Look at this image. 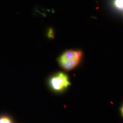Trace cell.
Listing matches in <instances>:
<instances>
[{
    "mask_svg": "<svg viewBox=\"0 0 123 123\" xmlns=\"http://www.w3.org/2000/svg\"><path fill=\"white\" fill-rule=\"evenodd\" d=\"M83 53L79 50H66L58 58V62L64 70L70 71L79 64L82 58Z\"/></svg>",
    "mask_w": 123,
    "mask_h": 123,
    "instance_id": "6da1fadb",
    "label": "cell"
},
{
    "mask_svg": "<svg viewBox=\"0 0 123 123\" xmlns=\"http://www.w3.org/2000/svg\"><path fill=\"white\" fill-rule=\"evenodd\" d=\"M50 84L54 90L60 91L67 88L70 83L67 75L59 73L51 79Z\"/></svg>",
    "mask_w": 123,
    "mask_h": 123,
    "instance_id": "7a4b0ae2",
    "label": "cell"
},
{
    "mask_svg": "<svg viewBox=\"0 0 123 123\" xmlns=\"http://www.w3.org/2000/svg\"><path fill=\"white\" fill-rule=\"evenodd\" d=\"M111 4L116 11L123 13V0H111Z\"/></svg>",
    "mask_w": 123,
    "mask_h": 123,
    "instance_id": "3957f363",
    "label": "cell"
},
{
    "mask_svg": "<svg viewBox=\"0 0 123 123\" xmlns=\"http://www.w3.org/2000/svg\"><path fill=\"white\" fill-rule=\"evenodd\" d=\"M0 123H12V122L8 117L3 116L0 117Z\"/></svg>",
    "mask_w": 123,
    "mask_h": 123,
    "instance_id": "277c9868",
    "label": "cell"
},
{
    "mask_svg": "<svg viewBox=\"0 0 123 123\" xmlns=\"http://www.w3.org/2000/svg\"><path fill=\"white\" fill-rule=\"evenodd\" d=\"M48 36L50 37H53V31L52 29H49V32H48Z\"/></svg>",
    "mask_w": 123,
    "mask_h": 123,
    "instance_id": "5b68a950",
    "label": "cell"
},
{
    "mask_svg": "<svg viewBox=\"0 0 123 123\" xmlns=\"http://www.w3.org/2000/svg\"><path fill=\"white\" fill-rule=\"evenodd\" d=\"M120 111H121V114L122 115L123 117V105L122 106L121 109H120Z\"/></svg>",
    "mask_w": 123,
    "mask_h": 123,
    "instance_id": "8992f818",
    "label": "cell"
}]
</instances>
